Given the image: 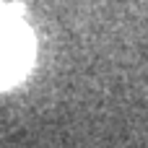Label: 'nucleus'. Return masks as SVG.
<instances>
[{
  "label": "nucleus",
  "mask_w": 148,
  "mask_h": 148,
  "mask_svg": "<svg viewBox=\"0 0 148 148\" xmlns=\"http://www.w3.org/2000/svg\"><path fill=\"white\" fill-rule=\"evenodd\" d=\"M34 60V36L23 13L13 5H0V88L21 81Z\"/></svg>",
  "instance_id": "1"
}]
</instances>
